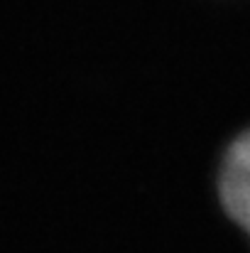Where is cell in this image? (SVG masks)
<instances>
[{
  "label": "cell",
  "mask_w": 250,
  "mask_h": 253,
  "mask_svg": "<svg viewBox=\"0 0 250 253\" xmlns=\"http://www.w3.org/2000/svg\"><path fill=\"white\" fill-rule=\"evenodd\" d=\"M218 199L250 239V128L231 140L221 158Z\"/></svg>",
  "instance_id": "obj_1"
}]
</instances>
